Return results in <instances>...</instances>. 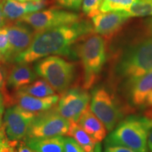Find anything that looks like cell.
<instances>
[{
    "label": "cell",
    "instance_id": "obj_21",
    "mask_svg": "<svg viewBox=\"0 0 152 152\" xmlns=\"http://www.w3.org/2000/svg\"><path fill=\"white\" fill-rule=\"evenodd\" d=\"M130 17L152 16V0H136L130 8L125 10Z\"/></svg>",
    "mask_w": 152,
    "mask_h": 152
},
{
    "label": "cell",
    "instance_id": "obj_18",
    "mask_svg": "<svg viewBox=\"0 0 152 152\" xmlns=\"http://www.w3.org/2000/svg\"><path fill=\"white\" fill-rule=\"evenodd\" d=\"M67 136L73 138L85 152H102L99 142H94L77 123L71 122Z\"/></svg>",
    "mask_w": 152,
    "mask_h": 152
},
{
    "label": "cell",
    "instance_id": "obj_5",
    "mask_svg": "<svg viewBox=\"0 0 152 152\" xmlns=\"http://www.w3.org/2000/svg\"><path fill=\"white\" fill-rule=\"evenodd\" d=\"M34 68L38 76L59 94L70 89L75 77V65L56 55L37 60Z\"/></svg>",
    "mask_w": 152,
    "mask_h": 152
},
{
    "label": "cell",
    "instance_id": "obj_29",
    "mask_svg": "<svg viewBox=\"0 0 152 152\" xmlns=\"http://www.w3.org/2000/svg\"><path fill=\"white\" fill-rule=\"evenodd\" d=\"M4 97L0 92V134L1 135H4L6 134L3 125V114H4Z\"/></svg>",
    "mask_w": 152,
    "mask_h": 152
},
{
    "label": "cell",
    "instance_id": "obj_17",
    "mask_svg": "<svg viewBox=\"0 0 152 152\" xmlns=\"http://www.w3.org/2000/svg\"><path fill=\"white\" fill-rule=\"evenodd\" d=\"M26 144L34 152H64V137L28 139L26 140Z\"/></svg>",
    "mask_w": 152,
    "mask_h": 152
},
{
    "label": "cell",
    "instance_id": "obj_8",
    "mask_svg": "<svg viewBox=\"0 0 152 152\" xmlns=\"http://www.w3.org/2000/svg\"><path fill=\"white\" fill-rule=\"evenodd\" d=\"M80 19V16L76 13L56 9H49L26 15L17 22L26 24L35 30V32H39L73 23Z\"/></svg>",
    "mask_w": 152,
    "mask_h": 152
},
{
    "label": "cell",
    "instance_id": "obj_14",
    "mask_svg": "<svg viewBox=\"0 0 152 152\" xmlns=\"http://www.w3.org/2000/svg\"><path fill=\"white\" fill-rule=\"evenodd\" d=\"M7 72V86L16 92L38 78L35 68L28 63H14Z\"/></svg>",
    "mask_w": 152,
    "mask_h": 152
},
{
    "label": "cell",
    "instance_id": "obj_4",
    "mask_svg": "<svg viewBox=\"0 0 152 152\" xmlns=\"http://www.w3.org/2000/svg\"><path fill=\"white\" fill-rule=\"evenodd\" d=\"M151 126L152 119L145 115L127 118L106 137L105 146H123L135 152H149L147 134Z\"/></svg>",
    "mask_w": 152,
    "mask_h": 152
},
{
    "label": "cell",
    "instance_id": "obj_12",
    "mask_svg": "<svg viewBox=\"0 0 152 152\" xmlns=\"http://www.w3.org/2000/svg\"><path fill=\"white\" fill-rule=\"evenodd\" d=\"M59 98V94H57L46 97H36L20 91H16L11 94V106H18L26 111L37 115L54 107Z\"/></svg>",
    "mask_w": 152,
    "mask_h": 152
},
{
    "label": "cell",
    "instance_id": "obj_11",
    "mask_svg": "<svg viewBox=\"0 0 152 152\" xmlns=\"http://www.w3.org/2000/svg\"><path fill=\"white\" fill-rule=\"evenodd\" d=\"M9 49L4 64H13L16 58L28 49L33 42L35 32L20 22L7 26Z\"/></svg>",
    "mask_w": 152,
    "mask_h": 152
},
{
    "label": "cell",
    "instance_id": "obj_1",
    "mask_svg": "<svg viewBox=\"0 0 152 152\" xmlns=\"http://www.w3.org/2000/svg\"><path fill=\"white\" fill-rule=\"evenodd\" d=\"M92 33V23L84 19L71 24L35 32L31 45L27 50L17 57L14 63L30 64L53 55L75 58L77 55L74 45Z\"/></svg>",
    "mask_w": 152,
    "mask_h": 152
},
{
    "label": "cell",
    "instance_id": "obj_6",
    "mask_svg": "<svg viewBox=\"0 0 152 152\" xmlns=\"http://www.w3.org/2000/svg\"><path fill=\"white\" fill-rule=\"evenodd\" d=\"M70 126L71 121L63 117L55 106L48 111L36 115L25 140L67 135Z\"/></svg>",
    "mask_w": 152,
    "mask_h": 152
},
{
    "label": "cell",
    "instance_id": "obj_13",
    "mask_svg": "<svg viewBox=\"0 0 152 152\" xmlns=\"http://www.w3.org/2000/svg\"><path fill=\"white\" fill-rule=\"evenodd\" d=\"M129 18L125 11L99 13L92 18L93 30L98 35L110 37L117 33Z\"/></svg>",
    "mask_w": 152,
    "mask_h": 152
},
{
    "label": "cell",
    "instance_id": "obj_19",
    "mask_svg": "<svg viewBox=\"0 0 152 152\" xmlns=\"http://www.w3.org/2000/svg\"><path fill=\"white\" fill-rule=\"evenodd\" d=\"M3 10L7 21H18L26 15L31 14L30 2H19L14 0L4 1Z\"/></svg>",
    "mask_w": 152,
    "mask_h": 152
},
{
    "label": "cell",
    "instance_id": "obj_26",
    "mask_svg": "<svg viewBox=\"0 0 152 152\" xmlns=\"http://www.w3.org/2000/svg\"><path fill=\"white\" fill-rule=\"evenodd\" d=\"M83 0H55V2L59 7L78 11L80 9Z\"/></svg>",
    "mask_w": 152,
    "mask_h": 152
},
{
    "label": "cell",
    "instance_id": "obj_34",
    "mask_svg": "<svg viewBox=\"0 0 152 152\" xmlns=\"http://www.w3.org/2000/svg\"><path fill=\"white\" fill-rule=\"evenodd\" d=\"M147 26L149 29L150 30V31H151V33H152V18H149V20H147Z\"/></svg>",
    "mask_w": 152,
    "mask_h": 152
},
{
    "label": "cell",
    "instance_id": "obj_33",
    "mask_svg": "<svg viewBox=\"0 0 152 152\" xmlns=\"http://www.w3.org/2000/svg\"><path fill=\"white\" fill-rule=\"evenodd\" d=\"M146 106H149V107H152V91L150 94L148 95L147 99H146L145 103H144Z\"/></svg>",
    "mask_w": 152,
    "mask_h": 152
},
{
    "label": "cell",
    "instance_id": "obj_36",
    "mask_svg": "<svg viewBox=\"0 0 152 152\" xmlns=\"http://www.w3.org/2000/svg\"><path fill=\"white\" fill-rule=\"evenodd\" d=\"M145 116L149 117V118H150L152 119V110L147 112V113H146V114H145Z\"/></svg>",
    "mask_w": 152,
    "mask_h": 152
},
{
    "label": "cell",
    "instance_id": "obj_25",
    "mask_svg": "<svg viewBox=\"0 0 152 152\" xmlns=\"http://www.w3.org/2000/svg\"><path fill=\"white\" fill-rule=\"evenodd\" d=\"M9 49V39L7 27L0 28V61L4 63Z\"/></svg>",
    "mask_w": 152,
    "mask_h": 152
},
{
    "label": "cell",
    "instance_id": "obj_22",
    "mask_svg": "<svg viewBox=\"0 0 152 152\" xmlns=\"http://www.w3.org/2000/svg\"><path fill=\"white\" fill-rule=\"evenodd\" d=\"M136 0H103L100 7V13L125 11Z\"/></svg>",
    "mask_w": 152,
    "mask_h": 152
},
{
    "label": "cell",
    "instance_id": "obj_7",
    "mask_svg": "<svg viewBox=\"0 0 152 152\" xmlns=\"http://www.w3.org/2000/svg\"><path fill=\"white\" fill-rule=\"evenodd\" d=\"M90 109L103 123L107 131L111 132L121 122L123 113L115 99L104 87H98L92 91Z\"/></svg>",
    "mask_w": 152,
    "mask_h": 152
},
{
    "label": "cell",
    "instance_id": "obj_35",
    "mask_svg": "<svg viewBox=\"0 0 152 152\" xmlns=\"http://www.w3.org/2000/svg\"><path fill=\"white\" fill-rule=\"evenodd\" d=\"M14 1H19V2H29V1H37L41 0H14Z\"/></svg>",
    "mask_w": 152,
    "mask_h": 152
},
{
    "label": "cell",
    "instance_id": "obj_10",
    "mask_svg": "<svg viewBox=\"0 0 152 152\" xmlns=\"http://www.w3.org/2000/svg\"><path fill=\"white\" fill-rule=\"evenodd\" d=\"M37 114L14 105L6 110L3 125L6 135L11 141H20L26 138L32 121Z\"/></svg>",
    "mask_w": 152,
    "mask_h": 152
},
{
    "label": "cell",
    "instance_id": "obj_28",
    "mask_svg": "<svg viewBox=\"0 0 152 152\" xmlns=\"http://www.w3.org/2000/svg\"><path fill=\"white\" fill-rule=\"evenodd\" d=\"M104 152H135L129 148L123 147V146L111 145L105 146Z\"/></svg>",
    "mask_w": 152,
    "mask_h": 152
},
{
    "label": "cell",
    "instance_id": "obj_27",
    "mask_svg": "<svg viewBox=\"0 0 152 152\" xmlns=\"http://www.w3.org/2000/svg\"><path fill=\"white\" fill-rule=\"evenodd\" d=\"M64 152H85L73 138L64 137Z\"/></svg>",
    "mask_w": 152,
    "mask_h": 152
},
{
    "label": "cell",
    "instance_id": "obj_32",
    "mask_svg": "<svg viewBox=\"0 0 152 152\" xmlns=\"http://www.w3.org/2000/svg\"><path fill=\"white\" fill-rule=\"evenodd\" d=\"M8 140L9 139L7 138L6 134H4V135L0 134V152H2L4 147L7 142H8Z\"/></svg>",
    "mask_w": 152,
    "mask_h": 152
},
{
    "label": "cell",
    "instance_id": "obj_31",
    "mask_svg": "<svg viewBox=\"0 0 152 152\" xmlns=\"http://www.w3.org/2000/svg\"><path fill=\"white\" fill-rule=\"evenodd\" d=\"M16 152H34V151L30 149V147H28L26 144V143H22L20 146H19L18 149L16 150Z\"/></svg>",
    "mask_w": 152,
    "mask_h": 152
},
{
    "label": "cell",
    "instance_id": "obj_23",
    "mask_svg": "<svg viewBox=\"0 0 152 152\" xmlns=\"http://www.w3.org/2000/svg\"><path fill=\"white\" fill-rule=\"evenodd\" d=\"M7 68L5 64L0 61V92L2 94L4 101V105L7 107L11 106V94L7 90Z\"/></svg>",
    "mask_w": 152,
    "mask_h": 152
},
{
    "label": "cell",
    "instance_id": "obj_30",
    "mask_svg": "<svg viewBox=\"0 0 152 152\" xmlns=\"http://www.w3.org/2000/svg\"><path fill=\"white\" fill-rule=\"evenodd\" d=\"M3 4L4 1H0V28L5 27L7 24V19H6L3 10Z\"/></svg>",
    "mask_w": 152,
    "mask_h": 152
},
{
    "label": "cell",
    "instance_id": "obj_3",
    "mask_svg": "<svg viewBox=\"0 0 152 152\" xmlns=\"http://www.w3.org/2000/svg\"><path fill=\"white\" fill-rule=\"evenodd\" d=\"M75 51L83 68V88L89 90L96 83L106 64V41L102 36L92 33L80 40Z\"/></svg>",
    "mask_w": 152,
    "mask_h": 152
},
{
    "label": "cell",
    "instance_id": "obj_9",
    "mask_svg": "<svg viewBox=\"0 0 152 152\" xmlns=\"http://www.w3.org/2000/svg\"><path fill=\"white\" fill-rule=\"evenodd\" d=\"M90 94L85 89L70 88L61 94L56 109L71 122L77 123L90 102Z\"/></svg>",
    "mask_w": 152,
    "mask_h": 152
},
{
    "label": "cell",
    "instance_id": "obj_16",
    "mask_svg": "<svg viewBox=\"0 0 152 152\" xmlns=\"http://www.w3.org/2000/svg\"><path fill=\"white\" fill-rule=\"evenodd\" d=\"M128 87L132 104L134 106L143 105L152 91V71L138 78Z\"/></svg>",
    "mask_w": 152,
    "mask_h": 152
},
{
    "label": "cell",
    "instance_id": "obj_2",
    "mask_svg": "<svg viewBox=\"0 0 152 152\" xmlns=\"http://www.w3.org/2000/svg\"><path fill=\"white\" fill-rule=\"evenodd\" d=\"M152 71V37L141 40L127 48L115 63L113 74L130 86L134 81Z\"/></svg>",
    "mask_w": 152,
    "mask_h": 152
},
{
    "label": "cell",
    "instance_id": "obj_24",
    "mask_svg": "<svg viewBox=\"0 0 152 152\" xmlns=\"http://www.w3.org/2000/svg\"><path fill=\"white\" fill-rule=\"evenodd\" d=\"M103 0H83L82 4L83 11L85 14L92 18L100 13V7Z\"/></svg>",
    "mask_w": 152,
    "mask_h": 152
},
{
    "label": "cell",
    "instance_id": "obj_15",
    "mask_svg": "<svg viewBox=\"0 0 152 152\" xmlns=\"http://www.w3.org/2000/svg\"><path fill=\"white\" fill-rule=\"evenodd\" d=\"M77 123L94 142L100 143L106 138L107 130L103 123L91 111L90 106L80 117Z\"/></svg>",
    "mask_w": 152,
    "mask_h": 152
},
{
    "label": "cell",
    "instance_id": "obj_20",
    "mask_svg": "<svg viewBox=\"0 0 152 152\" xmlns=\"http://www.w3.org/2000/svg\"><path fill=\"white\" fill-rule=\"evenodd\" d=\"M17 91L24 92L36 97H46L55 94L56 92L42 78L37 79L30 84L21 87Z\"/></svg>",
    "mask_w": 152,
    "mask_h": 152
}]
</instances>
